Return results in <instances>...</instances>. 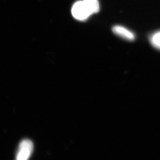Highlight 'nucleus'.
Listing matches in <instances>:
<instances>
[{"label":"nucleus","mask_w":160,"mask_h":160,"mask_svg":"<svg viewBox=\"0 0 160 160\" xmlns=\"http://www.w3.org/2000/svg\"><path fill=\"white\" fill-rule=\"evenodd\" d=\"M112 31L114 33L128 41H133L135 38V35L132 31H129L127 28L123 26H116L112 28Z\"/></svg>","instance_id":"3"},{"label":"nucleus","mask_w":160,"mask_h":160,"mask_svg":"<svg viewBox=\"0 0 160 160\" xmlns=\"http://www.w3.org/2000/svg\"><path fill=\"white\" fill-rule=\"evenodd\" d=\"M150 42L153 46L160 49V31L155 33L151 36Z\"/></svg>","instance_id":"5"},{"label":"nucleus","mask_w":160,"mask_h":160,"mask_svg":"<svg viewBox=\"0 0 160 160\" xmlns=\"http://www.w3.org/2000/svg\"><path fill=\"white\" fill-rule=\"evenodd\" d=\"M83 1L92 15L98 12L100 6L98 0H83Z\"/></svg>","instance_id":"4"},{"label":"nucleus","mask_w":160,"mask_h":160,"mask_svg":"<svg viewBox=\"0 0 160 160\" xmlns=\"http://www.w3.org/2000/svg\"><path fill=\"white\" fill-rule=\"evenodd\" d=\"M33 150V143L28 139L22 140L19 144L15 160H28Z\"/></svg>","instance_id":"1"},{"label":"nucleus","mask_w":160,"mask_h":160,"mask_svg":"<svg viewBox=\"0 0 160 160\" xmlns=\"http://www.w3.org/2000/svg\"><path fill=\"white\" fill-rule=\"evenodd\" d=\"M71 12L74 18L81 21L86 20L92 15L83 0L74 3L72 8Z\"/></svg>","instance_id":"2"}]
</instances>
